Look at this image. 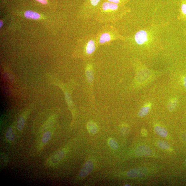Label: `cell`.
Instances as JSON below:
<instances>
[{"label":"cell","instance_id":"1","mask_svg":"<svg viewBox=\"0 0 186 186\" xmlns=\"http://www.w3.org/2000/svg\"><path fill=\"white\" fill-rule=\"evenodd\" d=\"M123 6L109 2H102L95 15L96 19L100 23L115 22L127 12Z\"/></svg>","mask_w":186,"mask_h":186},{"label":"cell","instance_id":"2","mask_svg":"<svg viewBox=\"0 0 186 186\" xmlns=\"http://www.w3.org/2000/svg\"><path fill=\"white\" fill-rule=\"evenodd\" d=\"M122 38L115 28L108 26L102 28L96 35L98 45L108 43L114 40H121Z\"/></svg>","mask_w":186,"mask_h":186},{"label":"cell","instance_id":"3","mask_svg":"<svg viewBox=\"0 0 186 186\" xmlns=\"http://www.w3.org/2000/svg\"><path fill=\"white\" fill-rule=\"evenodd\" d=\"M102 0H86L82 9L84 19L95 16L102 3Z\"/></svg>","mask_w":186,"mask_h":186},{"label":"cell","instance_id":"4","mask_svg":"<svg viewBox=\"0 0 186 186\" xmlns=\"http://www.w3.org/2000/svg\"><path fill=\"white\" fill-rule=\"evenodd\" d=\"M151 40V35L146 30H140L134 36L135 42L138 45H145L150 42Z\"/></svg>","mask_w":186,"mask_h":186},{"label":"cell","instance_id":"5","mask_svg":"<svg viewBox=\"0 0 186 186\" xmlns=\"http://www.w3.org/2000/svg\"><path fill=\"white\" fill-rule=\"evenodd\" d=\"M66 155L65 150H59L51 155L46 162V166L53 167L57 166L64 159Z\"/></svg>","mask_w":186,"mask_h":186},{"label":"cell","instance_id":"6","mask_svg":"<svg viewBox=\"0 0 186 186\" xmlns=\"http://www.w3.org/2000/svg\"><path fill=\"white\" fill-rule=\"evenodd\" d=\"M54 131L55 128L53 127L44 132L42 137L40 143L38 146V149L39 150L42 149L49 142L53 137Z\"/></svg>","mask_w":186,"mask_h":186},{"label":"cell","instance_id":"7","mask_svg":"<svg viewBox=\"0 0 186 186\" xmlns=\"http://www.w3.org/2000/svg\"><path fill=\"white\" fill-rule=\"evenodd\" d=\"M146 168L140 167L131 169L127 173V175L131 178H137L145 175L148 173Z\"/></svg>","mask_w":186,"mask_h":186},{"label":"cell","instance_id":"8","mask_svg":"<svg viewBox=\"0 0 186 186\" xmlns=\"http://www.w3.org/2000/svg\"><path fill=\"white\" fill-rule=\"evenodd\" d=\"M30 110H27L21 115L18 118L16 122L17 128L18 130L22 132L24 128L26 119L29 114Z\"/></svg>","mask_w":186,"mask_h":186},{"label":"cell","instance_id":"9","mask_svg":"<svg viewBox=\"0 0 186 186\" xmlns=\"http://www.w3.org/2000/svg\"><path fill=\"white\" fill-rule=\"evenodd\" d=\"M94 168V164L90 160L86 162L81 169L79 175L81 177L84 178L88 176L92 171Z\"/></svg>","mask_w":186,"mask_h":186},{"label":"cell","instance_id":"10","mask_svg":"<svg viewBox=\"0 0 186 186\" xmlns=\"http://www.w3.org/2000/svg\"><path fill=\"white\" fill-rule=\"evenodd\" d=\"M56 118V116L55 115L50 116L41 127L40 130V133H44V132H45L53 128L54 124L55 122Z\"/></svg>","mask_w":186,"mask_h":186},{"label":"cell","instance_id":"11","mask_svg":"<svg viewBox=\"0 0 186 186\" xmlns=\"http://www.w3.org/2000/svg\"><path fill=\"white\" fill-rule=\"evenodd\" d=\"M152 153L151 148L145 145L138 147L135 150L136 154L140 157H149L151 155Z\"/></svg>","mask_w":186,"mask_h":186},{"label":"cell","instance_id":"12","mask_svg":"<svg viewBox=\"0 0 186 186\" xmlns=\"http://www.w3.org/2000/svg\"><path fill=\"white\" fill-rule=\"evenodd\" d=\"M5 138L7 142L10 143H12L15 141V135L14 130V124L12 125L6 132Z\"/></svg>","mask_w":186,"mask_h":186},{"label":"cell","instance_id":"13","mask_svg":"<svg viewBox=\"0 0 186 186\" xmlns=\"http://www.w3.org/2000/svg\"><path fill=\"white\" fill-rule=\"evenodd\" d=\"M24 16L27 19L37 20L40 19V15L35 11L31 10L26 11L24 13Z\"/></svg>","mask_w":186,"mask_h":186},{"label":"cell","instance_id":"14","mask_svg":"<svg viewBox=\"0 0 186 186\" xmlns=\"http://www.w3.org/2000/svg\"><path fill=\"white\" fill-rule=\"evenodd\" d=\"M154 130L158 135L163 137H166L167 135V131L166 129L160 126L157 125L154 127Z\"/></svg>","mask_w":186,"mask_h":186},{"label":"cell","instance_id":"15","mask_svg":"<svg viewBox=\"0 0 186 186\" xmlns=\"http://www.w3.org/2000/svg\"><path fill=\"white\" fill-rule=\"evenodd\" d=\"M179 101L177 99L173 98L171 99L167 104V109L170 112H172L177 107Z\"/></svg>","mask_w":186,"mask_h":186},{"label":"cell","instance_id":"16","mask_svg":"<svg viewBox=\"0 0 186 186\" xmlns=\"http://www.w3.org/2000/svg\"><path fill=\"white\" fill-rule=\"evenodd\" d=\"M151 108V104L148 103L141 108L138 113V116L140 117L146 116L149 113Z\"/></svg>","mask_w":186,"mask_h":186},{"label":"cell","instance_id":"17","mask_svg":"<svg viewBox=\"0 0 186 186\" xmlns=\"http://www.w3.org/2000/svg\"><path fill=\"white\" fill-rule=\"evenodd\" d=\"M87 129L89 133L92 134L96 133L98 131L97 125L93 122H90L88 123Z\"/></svg>","mask_w":186,"mask_h":186},{"label":"cell","instance_id":"18","mask_svg":"<svg viewBox=\"0 0 186 186\" xmlns=\"http://www.w3.org/2000/svg\"><path fill=\"white\" fill-rule=\"evenodd\" d=\"M8 163L7 156L3 152L1 153V168L4 169L7 166Z\"/></svg>","mask_w":186,"mask_h":186},{"label":"cell","instance_id":"19","mask_svg":"<svg viewBox=\"0 0 186 186\" xmlns=\"http://www.w3.org/2000/svg\"><path fill=\"white\" fill-rule=\"evenodd\" d=\"M159 148L163 150H168L170 148V145L168 143L163 140L159 141L157 143Z\"/></svg>","mask_w":186,"mask_h":186},{"label":"cell","instance_id":"20","mask_svg":"<svg viewBox=\"0 0 186 186\" xmlns=\"http://www.w3.org/2000/svg\"><path fill=\"white\" fill-rule=\"evenodd\" d=\"M109 145L112 149L117 150L119 148V145L117 142L114 139H110L108 141Z\"/></svg>","mask_w":186,"mask_h":186},{"label":"cell","instance_id":"21","mask_svg":"<svg viewBox=\"0 0 186 186\" xmlns=\"http://www.w3.org/2000/svg\"><path fill=\"white\" fill-rule=\"evenodd\" d=\"M86 75L87 78L88 82L90 83H92L94 79V74L93 72L91 70H87Z\"/></svg>","mask_w":186,"mask_h":186},{"label":"cell","instance_id":"22","mask_svg":"<svg viewBox=\"0 0 186 186\" xmlns=\"http://www.w3.org/2000/svg\"><path fill=\"white\" fill-rule=\"evenodd\" d=\"M104 1L122 6L127 1V0H104Z\"/></svg>","mask_w":186,"mask_h":186},{"label":"cell","instance_id":"23","mask_svg":"<svg viewBox=\"0 0 186 186\" xmlns=\"http://www.w3.org/2000/svg\"><path fill=\"white\" fill-rule=\"evenodd\" d=\"M181 10L183 15L186 17V4H183L181 6Z\"/></svg>","mask_w":186,"mask_h":186},{"label":"cell","instance_id":"24","mask_svg":"<svg viewBox=\"0 0 186 186\" xmlns=\"http://www.w3.org/2000/svg\"><path fill=\"white\" fill-rule=\"evenodd\" d=\"M141 134L143 137H146L148 134L147 131L145 129H142L141 130Z\"/></svg>","mask_w":186,"mask_h":186},{"label":"cell","instance_id":"25","mask_svg":"<svg viewBox=\"0 0 186 186\" xmlns=\"http://www.w3.org/2000/svg\"><path fill=\"white\" fill-rule=\"evenodd\" d=\"M36 1L44 5H47L48 4L47 0H36Z\"/></svg>","mask_w":186,"mask_h":186},{"label":"cell","instance_id":"26","mask_svg":"<svg viewBox=\"0 0 186 186\" xmlns=\"http://www.w3.org/2000/svg\"><path fill=\"white\" fill-rule=\"evenodd\" d=\"M183 83L185 88L186 89V77H184L183 79Z\"/></svg>","mask_w":186,"mask_h":186},{"label":"cell","instance_id":"27","mask_svg":"<svg viewBox=\"0 0 186 186\" xmlns=\"http://www.w3.org/2000/svg\"><path fill=\"white\" fill-rule=\"evenodd\" d=\"M182 138L183 140L186 142V132L183 134Z\"/></svg>","mask_w":186,"mask_h":186},{"label":"cell","instance_id":"28","mask_svg":"<svg viewBox=\"0 0 186 186\" xmlns=\"http://www.w3.org/2000/svg\"><path fill=\"white\" fill-rule=\"evenodd\" d=\"M3 22L2 20L0 21V28H1L3 25Z\"/></svg>","mask_w":186,"mask_h":186},{"label":"cell","instance_id":"29","mask_svg":"<svg viewBox=\"0 0 186 186\" xmlns=\"http://www.w3.org/2000/svg\"><path fill=\"white\" fill-rule=\"evenodd\" d=\"M185 166H186V159L185 160Z\"/></svg>","mask_w":186,"mask_h":186},{"label":"cell","instance_id":"30","mask_svg":"<svg viewBox=\"0 0 186 186\" xmlns=\"http://www.w3.org/2000/svg\"><path fill=\"white\" fill-rule=\"evenodd\" d=\"M125 186H130V185H128V184H127V185H125Z\"/></svg>","mask_w":186,"mask_h":186}]
</instances>
